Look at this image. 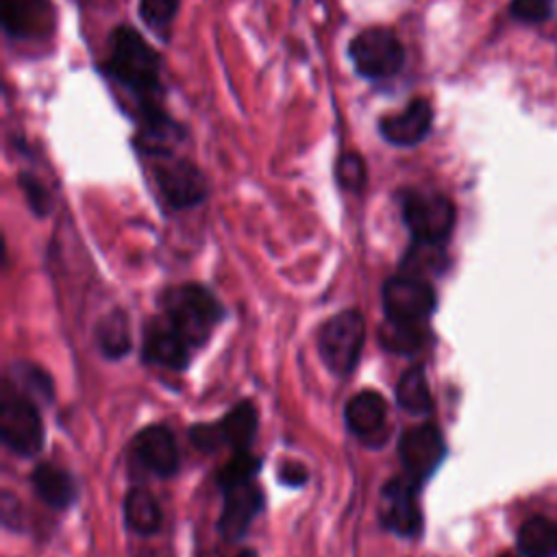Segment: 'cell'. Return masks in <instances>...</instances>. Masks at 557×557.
<instances>
[{"label":"cell","instance_id":"1","mask_svg":"<svg viewBox=\"0 0 557 557\" xmlns=\"http://www.w3.org/2000/svg\"><path fill=\"white\" fill-rule=\"evenodd\" d=\"M107 50V74L135 96L139 111L161 107L163 85L157 50L126 24L111 30Z\"/></svg>","mask_w":557,"mask_h":557},{"label":"cell","instance_id":"2","mask_svg":"<svg viewBox=\"0 0 557 557\" xmlns=\"http://www.w3.org/2000/svg\"><path fill=\"white\" fill-rule=\"evenodd\" d=\"M163 315L187 339L191 348H200L215 326L226 318V309L215 294L200 283H183L170 287L159 298Z\"/></svg>","mask_w":557,"mask_h":557},{"label":"cell","instance_id":"3","mask_svg":"<svg viewBox=\"0 0 557 557\" xmlns=\"http://www.w3.org/2000/svg\"><path fill=\"white\" fill-rule=\"evenodd\" d=\"M0 440L20 457H35L46 440L37 403L15 392L9 383H4L0 400Z\"/></svg>","mask_w":557,"mask_h":557},{"label":"cell","instance_id":"4","mask_svg":"<svg viewBox=\"0 0 557 557\" xmlns=\"http://www.w3.org/2000/svg\"><path fill=\"white\" fill-rule=\"evenodd\" d=\"M366 342V322L359 311L348 309L329 318L318 333V352L326 370L335 376H348L359 363Z\"/></svg>","mask_w":557,"mask_h":557},{"label":"cell","instance_id":"5","mask_svg":"<svg viewBox=\"0 0 557 557\" xmlns=\"http://www.w3.org/2000/svg\"><path fill=\"white\" fill-rule=\"evenodd\" d=\"M403 222L418 244L444 246L455 226V205L433 191L405 189L400 196Z\"/></svg>","mask_w":557,"mask_h":557},{"label":"cell","instance_id":"6","mask_svg":"<svg viewBox=\"0 0 557 557\" xmlns=\"http://www.w3.org/2000/svg\"><path fill=\"white\" fill-rule=\"evenodd\" d=\"M348 57L355 70L370 81H381L398 74L405 65V48L394 30L372 26L352 37Z\"/></svg>","mask_w":557,"mask_h":557},{"label":"cell","instance_id":"7","mask_svg":"<svg viewBox=\"0 0 557 557\" xmlns=\"http://www.w3.org/2000/svg\"><path fill=\"white\" fill-rule=\"evenodd\" d=\"M257 426L259 416L255 405L250 400H239L220 422L194 424L189 429V440L205 453H213L220 446H231L233 453H242L250 450Z\"/></svg>","mask_w":557,"mask_h":557},{"label":"cell","instance_id":"8","mask_svg":"<svg viewBox=\"0 0 557 557\" xmlns=\"http://www.w3.org/2000/svg\"><path fill=\"white\" fill-rule=\"evenodd\" d=\"M398 457L405 476L420 487L431 479V474L442 466L446 457V442L442 431L431 422L407 429L398 442Z\"/></svg>","mask_w":557,"mask_h":557},{"label":"cell","instance_id":"9","mask_svg":"<svg viewBox=\"0 0 557 557\" xmlns=\"http://www.w3.org/2000/svg\"><path fill=\"white\" fill-rule=\"evenodd\" d=\"M435 292L422 276L400 272L383 285V309L389 320L426 322L435 311Z\"/></svg>","mask_w":557,"mask_h":557},{"label":"cell","instance_id":"10","mask_svg":"<svg viewBox=\"0 0 557 557\" xmlns=\"http://www.w3.org/2000/svg\"><path fill=\"white\" fill-rule=\"evenodd\" d=\"M154 181L172 209H191L207 198V178L198 165L187 159L165 157L154 168Z\"/></svg>","mask_w":557,"mask_h":557},{"label":"cell","instance_id":"11","mask_svg":"<svg viewBox=\"0 0 557 557\" xmlns=\"http://www.w3.org/2000/svg\"><path fill=\"white\" fill-rule=\"evenodd\" d=\"M418 485L407 476L389 479L381 490V524L400 535L416 537L422 531V511L416 498Z\"/></svg>","mask_w":557,"mask_h":557},{"label":"cell","instance_id":"12","mask_svg":"<svg viewBox=\"0 0 557 557\" xmlns=\"http://www.w3.org/2000/svg\"><path fill=\"white\" fill-rule=\"evenodd\" d=\"M2 28L15 39H44L57 26L50 0H0Z\"/></svg>","mask_w":557,"mask_h":557},{"label":"cell","instance_id":"13","mask_svg":"<svg viewBox=\"0 0 557 557\" xmlns=\"http://www.w3.org/2000/svg\"><path fill=\"white\" fill-rule=\"evenodd\" d=\"M222 492H224V505H222V513L218 518V531L224 540L237 542L248 533L250 524L261 513L263 492L255 483V479L246 481V483L231 485Z\"/></svg>","mask_w":557,"mask_h":557},{"label":"cell","instance_id":"14","mask_svg":"<svg viewBox=\"0 0 557 557\" xmlns=\"http://www.w3.org/2000/svg\"><path fill=\"white\" fill-rule=\"evenodd\" d=\"M144 361L168 370H185L189 366L191 346L165 318H152L144 331Z\"/></svg>","mask_w":557,"mask_h":557},{"label":"cell","instance_id":"15","mask_svg":"<svg viewBox=\"0 0 557 557\" xmlns=\"http://www.w3.org/2000/svg\"><path fill=\"white\" fill-rule=\"evenodd\" d=\"M135 461L154 476L170 479L178 472V446L163 424H148L133 440Z\"/></svg>","mask_w":557,"mask_h":557},{"label":"cell","instance_id":"16","mask_svg":"<svg viewBox=\"0 0 557 557\" xmlns=\"http://www.w3.org/2000/svg\"><path fill=\"white\" fill-rule=\"evenodd\" d=\"M135 146L148 157H174V148L185 139V128L165 113L163 107L139 111Z\"/></svg>","mask_w":557,"mask_h":557},{"label":"cell","instance_id":"17","mask_svg":"<svg viewBox=\"0 0 557 557\" xmlns=\"http://www.w3.org/2000/svg\"><path fill=\"white\" fill-rule=\"evenodd\" d=\"M433 124V109L424 98H413L400 113L381 120L379 131L385 141L394 146H416L420 144Z\"/></svg>","mask_w":557,"mask_h":557},{"label":"cell","instance_id":"18","mask_svg":"<svg viewBox=\"0 0 557 557\" xmlns=\"http://www.w3.org/2000/svg\"><path fill=\"white\" fill-rule=\"evenodd\" d=\"M385 418H387V403L381 394L372 389H363L355 394L344 409V420L348 431L363 442H372L374 437L381 440Z\"/></svg>","mask_w":557,"mask_h":557},{"label":"cell","instance_id":"19","mask_svg":"<svg viewBox=\"0 0 557 557\" xmlns=\"http://www.w3.org/2000/svg\"><path fill=\"white\" fill-rule=\"evenodd\" d=\"M30 483L37 496L52 509H67L76 503L78 485L74 476L52 463H39L30 472Z\"/></svg>","mask_w":557,"mask_h":557},{"label":"cell","instance_id":"20","mask_svg":"<svg viewBox=\"0 0 557 557\" xmlns=\"http://www.w3.org/2000/svg\"><path fill=\"white\" fill-rule=\"evenodd\" d=\"M431 342L426 322H403L385 318L379 326V344L394 355H418Z\"/></svg>","mask_w":557,"mask_h":557},{"label":"cell","instance_id":"21","mask_svg":"<svg viewBox=\"0 0 557 557\" xmlns=\"http://www.w3.org/2000/svg\"><path fill=\"white\" fill-rule=\"evenodd\" d=\"M124 524L137 535H154L163 524L157 498L146 487H133L124 496Z\"/></svg>","mask_w":557,"mask_h":557},{"label":"cell","instance_id":"22","mask_svg":"<svg viewBox=\"0 0 557 557\" xmlns=\"http://www.w3.org/2000/svg\"><path fill=\"white\" fill-rule=\"evenodd\" d=\"M516 542L524 557H557V520L546 516L524 520Z\"/></svg>","mask_w":557,"mask_h":557},{"label":"cell","instance_id":"23","mask_svg":"<svg viewBox=\"0 0 557 557\" xmlns=\"http://www.w3.org/2000/svg\"><path fill=\"white\" fill-rule=\"evenodd\" d=\"M96 344H98V350L107 359H122L124 355H128V350L133 346V337H131L128 315L122 309L109 311L98 322V326H96Z\"/></svg>","mask_w":557,"mask_h":557},{"label":"cell","instance_id":"24","mask_svg":"<svg viewBox=\"0 0 557 557\" xmlns=\"http://www.w3.org/2000/svg\"><path fill=\"white\" fill-rule=\"evenodd\" d=\"M396 403L400 409L413 416L431 413L433 398L422 366H411L409 370L403 372V376L396 383Z\"/></svg>","mask_w":557,"mask_h":557},{"label":"cell","instance_id":"25","mask_svg":"<svg viewBox=\"0 0 557 557\" xmlns=\"http://www.w3.org/2000/svg\"><path fill=\"white\" fill-rule=\"evenodd\" d=\"M15 392L28 396L30 400L50 403L52 400V381L48 372L30 361H13L7 381Z\"/></svg>","mask_w":557,"mask_h":557},{"label":"cell","instance_id":"26","mask_svg":"<svg viewBox=\"0 0 557 557\" xmlns=\"http://www.w3.org/2000/svg\"><path fill=\"white\" fill-rule=\"evenodd\" d=\"M259 468H261V459L257 455H252L250 450L233 453V457L218 470L215 481H218L220 490H226L231 485L252 481L257 476Z\"/></svg>","mask_w":557,"mask_h":557},{"label":"cell","instance_id":"27","mask_svg":"<svg viewBox=\"0 0 557 557\" xmlns=\"http://www.w3.org/2000/svg\"><path fill=\"white\" fill-rule=\"evenodd\" d=\"M337 185L346 191L359 194L368 183V168L359 152H344L335 163Z\"/></svg>","mask_w":557,"mask_h":557},{"label":"cell","instance_id":"28","mask_svg":"<svg viewBox=\"0 0 557 557\" xmlns=\"http://www.w3.org/2000/svg\"><path fill=\"white\" fill-rule=\"evenodd\" d=\"M17 185L20 189L24 191V198L30 207V211L37 215V218H46L52 209V198L48 194V189L41 185V181L28 172H22L17 176Z\"/></svg>","mask_w":557,"mask_h":557},{"label":"cell","instance_id":"29","mask_svg":"<svg viewBox=\"0 0 557 557\" xmlns=\"http://www.w3.org/2000/svg\"><path fill=\"white\" fill-rule=\"evenodd\" d=\"M181 0H139V15L150 28H165L178 13Z\"/></svg>","mask_w":557,"mask_h":557},{"label":"cell","instance_id":"30","mask_svg":"<svg viewBox=\"0 0 557 557\" xmlns=\"http://www.w3.org/2000/svg\"><path fill=\"white\" fill-rule=\"evenodd\" d=\"M553 4L555 0H511L509 11L520 22L537 24L553 13Z\"/></svg>","mask_w":557,"mask_h":557},{"label":"cell","instance_id":"31","mask_svg":"<svg viewBox=\"0 0 557 557\" xmlns=\"http://www.w3.org/2000/svg\"><path fill=\"white\" fill-rule=\"evenodd\" d=\"M276 476H278V481H281L283 485H287V487H302V485L309 481V470H307L305 463L287 459V461H283V463L278 466Z\"/></svg>","mask_w":557,"mask_h":557},{"label":"cell","instance_id":"32","mask_svg":"<svg viewBox=\"0 0 557 557\" xmlns=\"http://www.w3.org/2000/svg\"><path fill=\"white\" fill-rule=\"evenodd\" d=\"M237 557H259V555H257L255 548H244V550L237 553Z\"/></svg>","mask_w":557,"mask_h":557},{"label":"cell","instance_id":"33","mask_svg":"<svg viewBox=\"0 0 557 557\" xmlns=\"http://www.w3.org/2000/svg\"><path fill=\"white\" fill-rule=\"evenodd\" d=\"M498 557H513L511 553H503V555H498Z\"/></svg>","mask_w":557,"mask_h":557}]
</instances>
